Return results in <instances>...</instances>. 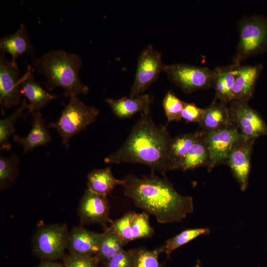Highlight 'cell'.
Masks as SVG:
<instances>
[{"instance_id":"cell-1","label":"cell","mask_w":267,"mask_h":267,"mask_svg":"<svg viewBox=\"0 0 267 267\" xmlns=\"http://www.w3.org/2000/svg\"><path fill=\"white\" fill-rule=\"evenodd\" d=\"M122 186L125 196L161 223L181 222L193 212V198L178 193L165 178L153 175L139 178L130 174L123 179Z\"/></svg>"},{"instance_id":"cell-2","label":"cell","mask_w":267,"mask_h":267,"mask_svg":"<svg viewBox=\"0 0 267 267\" xmlns=\"http://www.w3.org/2000/svg\"><path fill=\"white\" fill-rule=\"evenodd\" d=\"M171 138L166 126L157 125L150 112L140 113L124 143L104 162L140 164L164 174L169 171L167 151Z\"/></svg>"},{"instance_id":"cell-3","label":"cell","mask_w":267,"mask_h":267,"mask_svg":"<svg viewBox=\"0 0 267 267\" xmlns=\"http://www.w3.org/2000/svg\"><path fill=\"white\" fill-rule=\"evenodd\" d=\"M33 58V65L46 79L45 85L49 90L60 87L65 91L62 96L65 97L88 94L89 88L79 78L83 60L77 54L55 50Z\"/></svg>"},{"instance_id":"cell-4","label":"cell","mask_w":267,"mask_h":267,"mask_svg":"<svg viewBox=\"0 0 267 267\" xmlns=\"http://www.w3.org/2000/svg\"><path fill=\"white\" fill-rule=\"evenodd\" d=\"M98 114L95 107L85 104L78 96H72L65 105L58 120L50 122L47 127L57 131L62 144L68 148L70 138L94 122Z\"/></svg>"},{"instance_id":"cell-5","label":"cell","mask_w":267,"mask_h":267,"mask_svg":"<svg viewBox=\"0 0 267 267\" xmlns=\"http://www.w3.org/2000/svg\"><path fill=\"white\" fill-rule=\"evenodd\" d=\"M239 39L233 63L240 64L246 58L267 50V17L244 16L237 22Z\"/></svg>"},{"instance_id":"cell-6","label":"cell","mask_w":267,"mask_h":267,"mask_svg":"<svg viewBox=\"0 0 267 267\" xmlns=\"http://www.w3.org/2000/svg\"><path fill=\"white\" fill-rule=\"evenodd\" d=\"M69 232L65 224L42 226L35 232L33 246L34 253L41 259L55 260L65 256Z\"/></svg>"},{"instance_id":"cell-7","label":"cell","mask_w":267,"mask_h":267,"mask_svg":"<svg viewBox=\"0 0 267 267\" xmlns=\"http://www.w3.org/2000/svg\"><path fill=\"white\" fill-rule=\"evenodd\" d=\"M185 93L212 88V70L185 63L164 64L163 72Z\"/></svg>"},{"instance_id":"cell-8","label":"cell","mask_w":267,"mask_h":267,"mask_svg":"<svg viewBox=\"0 0 267 267\" xmlns=\"http://www.w3.org/2000/svg\"><path fill=\"white\" fill-rule=\"evenodd\" d=\"M162 54L152 45L148 44L138 57L134 80L130 96L136 97L144 92L163 72Z\"/></svg>"},{"instance_id":"cell-9","label":"cell","mask_w":267,"mask_h":267,"mask_svg":"<svg viewBox=\"0 0 267 267\" xmlns=\"http://www.w3.org/2000/svg\"><path fill=\"white\" fill-rule=\"evenodd\" d=\"M228 107L231 122L244 137L256 139L267 135V124L248 101L232 100Z\"/></svg>"},{"instance_id":"cell-10","label":"cell","mask_w":267,"mask_h":267,"mask_svg":"<svg viewBox=\"0 0 267 267\" xmlns=\"http://www.w3.org/2000/svg\"><path fill=\"white\" fill-rule=\"evenodd\" d=\"M205 134L210 160L207 169L208 172L217 166L226 164L227 156L234 143L244 137L233 124Z\"/></svg>"},{"instance_id":"cell-11","label":"cell","mask_w":267,"mask_h":267,"mask_svg":"<svg viewBox=\"0 0 267 267\" xmlns=\"http://www.w3.org/2000/svg\"><path fill=\"white\" fill-rule=\"evenodd\" d=\"M255 140L245 137L237 140L229 152L226 162L242 191L248 187Z\"/></svg>"},{"instance_id":"cell-12","label":"cell","mask_w":267,"mask_h":267,"mask_svg":"<svg viewBox=\"0 0 267 267\" xmlns=\"http://www.w3.org/2000/svg\"><path fill=\"white\" fill-rule=\"evenodd\" d=\"M20 72L17 65L0 55V102L5 108L18 106L21 102Z\"/></svg>"},{"instance_id":"cell-13","label":"cell","mask_w":267,"mask_h":267,"mask_svg":"<svg viewBox=\"0 0 267 267\" xmlns=\"http://www.w3.org/2000/svg\"><path fill=\"white\" fill-rule=\"evenodd\" d=\"M82 224L97 223L105 229L112 222L110 218V205L107 197L87 188L77 210Z\"/></svg>"},{"instance_id":"cell-14","label":"cell","mask_w":267,"mask_h":267,"mask_svg":"<svg viewBox=\"0 0 267 267\" xmlns=\"http://www.w3.org/2000/svg\"><path fill=\"white\" fill-rule=\"evenodd\" d=\"M103 234L90 231L81 226H75L69 233L67 249L71 254L94 256L99 250Z\"/></svg>"},{"instance_id":"cell-15","label":"cell","mask_w":267,"mask_h":267,"mask_svg":"<svg viewBox=\"0 0 267 267\" xmlns=\"http://www.w3.org/2000/svg\"><path fill=\"white\" fill-rule=\"evenodd\" d=\"M263 68L261 64L237 65L232 90V100L248 102L252 98Z\"/></svg>"},{"instance_id":"cell-16","label":"cell","mask_w":267,"mask_h":267,"mask_svg":"<svg viewBox=\"0 0 267 267\" xmlns=\"http://www.w3.org/2000/svg\"><path fill=\"white\" fill-rule=\"evenodd\" d=\"M32 69L28 68L22 76L21 80V93L28 101L29 108L28 114L39 111L44 107L51 100L59 97L46 91L34 78Z\"/></svg>"},{"instance_id":"cell-17","label":"cell","mask_w":267,"mask_h":267,"mask_svg":"<svg viewBox=\"0 0 267 267\" xmlns=\"http://www.w3.org/2000/svg\"><path fill=\"white\" fill-rule=\"evenodd\" d=\"M105 101L115 115L120 119H124L131 118L137 112H150L153 97L148 94L143 93L134 97L123 96L117 99L106 98Z\"/></svg>"},{"instance_id":"cell-18","label":"cell","mask_w":267,"mask_h":267,"mask_svg":"<svg viewBox=\"0 0 267 267\" xmlns=\"http://www.w3.org/2000/svg\"><path fill=\"white\" fill-rule=\"evenodd\" d=\"M32 128L25 136L15 134L13 141L19 144L23 149V154L32 151L35 148L46 145L51 140V137L45 125V119L39 111L32 113Z\"/></svg>"},{"instance_id":"cell-19","label":"cell","mask_w":267,"mask_h":267,"mask_svg":"<svg viewBox=\"0 0 267 267\" xmlns=\"http://www.w3.org/2000/svg\"><path fill=\"white\" fill-rule=\"evenodd\" d=\"M232 124L228 103L215 97L209 106L204 108L203 118L199 123L200 130L205 133L215 131Z\"/></svg>"},{"instance_id":"cell-20","label":"cell","mask_w":267,"mask_h":267,"mask_svg":"<svg viewBox=\"0 0 267 267\" xmlns=\"http://www.w3.org/2000/svg\"><path fill=\"white\" fill-rule=\"evenodd\" d=\"M33 49L26 27L22 23L16 31L4 36L0 40V53L10 54L11 61L15 65H17L16 59L19 56L26 52L34 54Z\"/></svg>"},{"instance_id":"cell-21","label":"cell","mask_w":267,"mask_h":267,"mask_svg":"<svg viewBox=\"0 0 267 267\" xmlns=\"http://www.w3.org/2000/svg\"><path fill=\"white\" fill-rule=\"evenodd\" d=\"M238 65L232 63L212 70V88L215 90V97L225 103L232 100V90Z\"/></svg>"},{"instance_id":"cell-22","label":"cell","mask_w":267,"mask_h":267,"mask_svg":"<svg viewBox=\"0 0 267 267\" xmlns=\"http://www.w3.org/2000/svg\"><path fill=\"white\" fill-rule=\"evenodd\" d=\"M201 133L199 130L171 138L169 142L167 159L170 171L178 170L185 155Z\"/></svg>"},{"instance_id":"cell-23","label":"cell","mask_w":267,"mask_h":267,"mask_svg":"<svg viewBox=\"0 0 267 267\" xmlns=\"http://www.w3.org/2000/svg\"><path fill=\"white\" fill-rule=\"evenodd\" d=\"M210 154L206 139L205 133H201L185 155L178 168L185 171L210 165Z\"/></svg>"},{"instance_id":"cell-24","label":"cell","mask_w":267,"mask_h":267,"mask_svg":"<svg viewBox=\"0 0 267 267\" xmlns=\"http://www.w3.org/2000/svg\"><path fill=\"white\" fill-rule=\"evenodd\" d=\"M123 179L116 178L111 168L94 169L88 176V188L92 192L105 196L109 194L117 185H121Z\"/></svg>"},{"instance_id":"cell-25","label":"cell","mask_w":267,"mask_h":267,"mask_svg":"<svg viewBox=\"0 0 267 267\" xmlns=\"http://www.w3.org/2000/svg\"><path fill=\"white\" fill-rule=\"evenodd\" d=\"M29 108V104L26 98L23 99L19 107L8 117L0 120V149L10 150L12 146L9 139L15 133V123L22 117L24 111Z\"/></svg>"},{"instance_id":"cell-26","label":"cell","mask_w":267,"mask_h":267,"mask_svg":"<svg viewBox=\"0 0 267 267\" xmlns=\"http://www.w3.org/2000/svg\"><path fill=\"white\" fill-rule=\"evenodd\" d=\"M103 233L99 250L95 255L103 263L123 250L124 246L117 235L109 228Z\"/></svg>"},{"instance_id":"cell-27","label":"cell","mask_w":267,"mask_h":267,"mask_svg":"<svg viewBox=\"0 0 267 267\" xmlns=\"http://www.w3.org/2000/svg\"><path fill=\"white\" fill-rule=\"evenodd\" d=\"M210 233V229L207 227L184 230L165 242V244L162 246L163 252L167 255V258H169L175 250L201 235H207Z\"/></svg>"},{"instance_id":"cell-28","label":"cell","mask_w":267,"mask_h":267,"mask_svg":"<svg viewBox=\"0 0 267 267\" xmlns=\"http://www.w3.org/2000/svg\"><path fill=\"white\" fill-rule=\"evenodd\" d=\"M20 165V158L16 154L5 158L0 157V187L8 188L16 180Z\"/></svg>"},{"instance_id":"cell-29","label":"cell","mask_w":267,"mask_h":267,"mask_svg":"<svg viewBox=\"0 0 267 267\" xmlns=\"http://www.w3.org/2000/svg\"><path fill=\"white\" fill-rule=\"evenodd\" d=\"M134 258V267H163L159 261L162 247L153 250L145 248L130 250Z\"/></svg>"},{"instance_id":"cell-30","label":"cell","mask_w":267,"mask_h":267,"mask_svg":"<svg viewBox=\"0 0 267 267\" xmlns=\"http://www.w3.org/2000/svg\"><path fill=\"white\" fill-rule=\"evenodd\" d=\"M131 224L133 240L150 237L154 233L149 222L148 215L145 212L141 213L134 212Z\"/></svg>"},{"instance_id":"cell-31","label":"cell","mask_w":267,"mask_h":267,"mask_svg":"<svg viewBox=\"0 0 267 267\" xmlns=\"http://www.w3.org/2000/svg\"><path fill=\"white\" fill-rule=\"evenodd\" d=\"M185 102L179 99L173 92L169 91L164 96L162 105L167 119L168 125L172 121L181 120Z\"/></svg>"},{"instance_id":"cell-32","label":"cell","mask_w":267,"mask_h":267,"mask_svg":"<svg viewBox=\"0 0 267 267\" xmlns=\"http://www.w3.org/2000/svg\"><path fill=\"white\" fill-rule=\"evenodd\" d=\"M133 213L134 212H129L113 221L108 227L117 235L124 246L133 240L131 222Z\"/></svg>"},{"instance_id":"cell-33","label":"cell","mask_w":267,"mask_h":267,"mask_svg":"<svg viewBox=\"0 0 267 267\" xmlns=\"http://www.w3.org/2000/svg\"><path fill=\"white\" fill-rule=\"evenodd\" d=\"M65 267H99V261L94 256L85 257L76 255H65L63 258Z\"/></svg>"},{"instance_id":"cell-34","label":"cell","mask_w":267,"mask_h":267,"mask_svg":"<svg viewBox=\"0 0 267 267\" xmlns=\"http://www.w3.org/2000/svg\"><path fill=\"white\" fill-rule=\"evenodd\" d=\"M103 267H134L133 254L123 250L103 263Z\"/></svg>"},{"instance_id":"cell-35","label":"cell","mask_w":267,"mask_h":267,"mask_svg":"<svg viewBox=\"0 0 267 267\" xmlns=\"http://www.w3.org/2000/svg\"><path fill=\"white\" fill-rule=\"evenodd\" d=\"M204 108L198 107L194 103L185 102L181 113V119L186 123H198L202 120Z\"/></svg>"},{"instance_id":"cell-36","label":"cell","mask_w":267,"mask_h":267,"mask_svg":"<svg viewBox=\"0 0 267 267\" xmlns=\"http://www.w3.org/2000/svg\"><path fill=\"white\" fill-rule=\"evenodd\" d=\"M38 267H63L62 266L56 262L46 260L42 262Z\"/></svg>"},{"instance_id":"cell-37","label":"cell","mask_w":267,"mask_h":267,"mask_svg":"<svg viewBox=\"0 0 267 267\" xmlns=\"http://www.w3.org/2000/svg\"><path fill=\"white\" fill-rule=\"evenodd\" d=\"M195 267H200V262L199 261H198Z\"/></svg>"}]
</instances>
